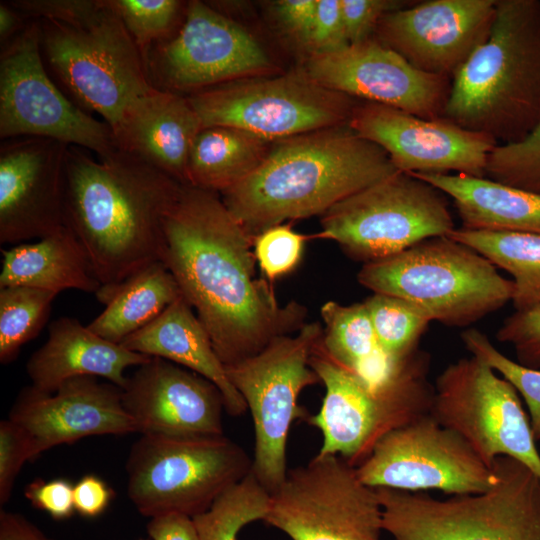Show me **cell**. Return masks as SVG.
Wrapping results in <instances>:
<instances>
[{
	"instance_id": "obj_43",
	"label": "cell",
	"mask_w": 540,
	"mask_h": 540,
	"mask_svg": "<svg viewBox=\"0 0 540 540\" xmlns=\"http://www.w3.org/2000/svg\"><path fill=\"white\" fill-rule=\"evenodd\" d=\"M11 5L32 20L81 24L94 18L103 0H13Z\"/></svg>"
},
{
	"instance_id": "obj_46",
	"label": "cell",
	"mask_w": 540,
	"mask_h": 540,
	"mask_svg": "<svg viewBox=\"0 0 540 540\" xmlns=\"http://www.w3.org/2000/svg\"><path fill=\"white\" fill-rule=\"evenodd\" d=\"M114 493L99 477L83 476L73 488L74 508L83 517H97L109 506Z\"/></svg>"
},
{
	"instance_id": "obj_24",
	"label": "cell",
	"mask_w": 540,
	"mask_h": 540,
	"mask_svg": "<svg viewBox=\"0 0 540 540\" xmlns=\"http://www.w3.org/2000/svg\"><path fill=\"white\" fill-rule=\"evenodd\" d=\"M203 128L187 97L153 88L131 102L112 129L116 147L187 182V157Z\"/></svg>"
},
{
	"instance_id": "obj_35",
	"label": "cell",
	"mask_w": 540,
	"mask_h": 540,
	"mask_svg": "<svg viewBox=\"0 0 540 540\" xmlns=\"http://www.w3.org/2000/svg\"><path fill=\"white\" fill-rule=\"evenodd\" d=\"M58 294L26 286L0 288V362H13L45 326Z\"/></svg>"
},
{
	"instance_id": "obj_10",
	"label": "cell",
	"mask_w": 540,
	"mask_h": 540,
	"mask_svg": "<svg viewBox=\"0 0 540 540\" xmlns=\"http://www.w3.org/2000/svg\"><path fill=\"white\" fill-rule=\"evenodd\" d=\"M322 332L317 322L304 324L295 335L276 337L259 353L225 366L253 421L251 472L270 494L281 486L288 472L286 449L291 425L308 417L297 403L299 394L321 382L309 359Z\"/></svg>"
},
{
	"instance_id": "obj_22",
	"label": "cell",
	"mask_w": 540,
	"mask_h": 540,
	"mask_svg": "<svg viewBox=\"0 0 540 540\" xmlns=\"http://www.w3.org/2000/svg\"><path fill=\"white\" fill-rule=\"evenodd\" d=\"M121 389L124 410L141 435H224L220 390L175 363L151 357L127 376Z\"/></svg>"
},
{
	"instance_id": "obj_42",
	"label": "cell",
	"mask_w": 540,
	"mask_h": 540,
	"mask_svg": "<svg viewBox=\"0 0 540 540\" xmlns=\"http://www.w3.org/2000/svg\"><path fill=\"white\" fill-rule=\"evenodd\" d=\"M416 1L340 0L341 13L349 44L367 40L375 32L382 17Z\"/></svg>"
},
{
	"instance_id": "obj_25",
	"label": "cell",
	"mask_w": 540,
	"mask_h": 540,
	"mask_svg": "<svg viewBox=\"0 0 540 540\" xmlns=\"http://www.w3.org/2000/svg\"><path fill=\"white\" fill-rule=\"evenodd\" d=\"M150 358L95 334L76 318L61 317L50 324L48 339L30 356L26 372L31 386L44 393L82 376L102 377L123 388L125 371Z\"/></svg>"
},
{
	"instance_id": "obj_44",
	"label": "cell",
	"mask_w": 540,
	"mask_h": 540,
	"mask_svg": "<svg viewBox=\"0 0 540 540\" xmlns=\"http://www.w3.org/2000/svg\"><path fill=\"white\" fill-rule=\"evenodd\" d=\"M340 0H317L307 45L311 54H324L348 45Z\"/></svg>"
},
{
	"instance_id": "obj_33",
	"label": "cell",
	"mask_w": 540,
	"mask_h": 540,
	"mask_svg": "<svg viewBox=\"0 0 540 540\" xmlns=\"http://www.w3.org/2000/svg\"><path fill=\"white\" fill-rule=\"evenodd\" d=\"M270 501V492L250 472L206 511L192 517L199 540H237L247 524L264 521Z\"/></svg>"
},
{
	"instance_id": "obj_4",
	"label": "cell",
	"mask_w": 540,
	"mask_h": 540,
	"mask_svg": "<svg viewBox=\"0 0 540 540\" xmlns=\"http://www.w3.org/2000/svg\"><path fill=\"white\" fill-rule=\"evenodd\" d=\"M443 118L498 144L540 122V0H497L486 41L451 79Z\"/></svg>"
},
{
	"instance_id": "obj_30",
	"label": "cell",
	"mask_w": 540,
	"mask_h": 540,
	"mask_svg": "<svg viewBox=\"0 0 540 540\" xmlns=\"http://www.w3.org/2000/svg\"><path fill=\"white\" fill-rule=\"evenodd\" d=\"M181 296L172 273L162 261H157L121 284L103 312L87 327L95 334L121 344L154 321Z\"/></svg>"
},
{
	"instance_id": "obj_36",
	"label": "cell",
	"mask_w": 540,
	"mask_h": 540,
	"mask_svg": "<svg viewBox=\"0 0 540 540\" xmlns=\"http://www.w3.org/2000/svg\"><path fill=\"white\" fill-rule=\"evenodd\" d=\"M143 59L154 45L170 38L181 26L183 2L178 0H108Z\"/></svg>"
},
{
	"instance_id": "obj_3",
	"label": "cell",
	"mask_w": 540,
	"mask_h": 540,
	"mask_svg": "<svg viewBox=\"0 0 540 540\" xmlns=\"http://www.w3.org/2000/svg\"><path fill=\"white\" fill-rule=\"evenodd\" d=\"M398 171L378 145L340 125L273 141L260 166L219 193L254 238L313 215Z\"/></svg>"
},
{
	"instance_id": "obj_15",
	"label": "cell",
	"mask_w": 540,
	"mask_h": 540,
	"mask_svg": "<svg viewBox=\"0 0 540 540\" xmlns=\"http://www.w3.org/2000/svg\"><path fill=\"white\" fill-rule=\"evenodd\" d=\"M264 522L291 540H381L383 530L376 489L332 454L288 470Z\"/></svg>"
},
{
	"instance_id": "obj_47",
	"label": "cell",
	"mask_w": 540,
	"mask_h": 540,
	"mask_svg": "<svg viewBox=\"0 0 540 540\" xmlns=\"http://www.w3.org/2000/svg\"><path fill=\"white\" fill-rule=\"evenodd\" d=\"M317 0H281L276 3L283 26L307 44L311 33Z\"/></svg>"
},
{
	"instance_id": "obj_7",
	"label": "cell",
	"mask_w": 540,
	"mask_h": 540,
	"mask_svg": "<svg viewBox=\"0 0 540 540\" xmlns=\"http://www.w3.org/2000/svg\"><path fill=\"white\" fill-rule=\"evenodd\" d=\"M497 483L479 494L438 500L420 492L375 488L383 530L394 540H540V479L506 456Z\"/></svg>"
},
{
	"instance_id": "obj_2",
	"label": "cell",
	"mask_w": 540,
	"mask_h": 540,
	"mask_svg": "<svg viewBox=\"0 0 540 540\" xmlns=\"http://www.w3.org/2000/svg\"><path fill=\"white\" fill-rule=\"evenodd\" d=\"M68 146L65 225L83 247L107 304L117 288L161 261L167 211L181 183L121 150L105 158Z\"/></svg>"
},
{
	"instance_id": "obj_31",
	"label": "cell",
	"mask_w": 540,
	"mask_h": 540,
	"mask_svg": "<svg viewBox=\"0 0 540 540\" xmlns=\"http://www.w3.org/2000/svg\"><path fill=\"white\" fill-rule=\"evenodd\" d=\"M321 316L324 328L319 344L341 366L378 382L402 363H393L380 349L364 302L341 305L329 301L322 306Z\"/></svg>"
},
{
	"instance_id": "obj_11",
	"label": "cell",
	"mask_w": 540,
	"mask_h": 540,
	"mask_svg": "<svg viewBox=\"0 0 540 540\" xmlns=\"http://www.w3.org/2000/svg\"><path fill=\"white\" fill-rule=\"evenodd\" d=\"M454 228L442 191L396 171L326 211L316 237L335 241L350 257L367 263Z\"/></svg>"
},
{
	"instance_id": "obj_23",
	"label": "cell",
	"mask_w": 540,
	"mask_h": 540,
	"mask_svg": "<svg viewBox=\"0 0 540 540\" xmlns=\"http://www.w3.org/2000/svg\"><path fill=\"white\" fill-rule=\"evenodd\" d=\"M8 419L26 433L31 461L50 448L88 436L136 432L122 404V389L91 376L69 379L54 393L31 385L23 388Z\"/></svg>"
},
{
	"instance_id": "obj_39",
	"label": "cell",
	"mask_w": 540,
	"mask_h": 540,
	"mask_svg": "<svg viewBox=\"0 0 540 540\" xmlns=\"http://www.w3.org/2000/svg\"><path fill=\"white\" fill-rule=\"evenodd\" d=\"M305 239L285 224L270 227L254 238L256 262L268 280L280 278L295 269L303 254Z\"/></svg>"
},
{
	"instance_id": "obj_51",
	"label": "cell",
	"mask_w": 540,
	"mask_h": 540,
	"mask_svg": "<svg viewBox=\"0 0 540 540\" xmlns=\"http://www.w3.org/2000/svg\"><path fill=\"white\" fill-rule=\"evenodd\" d=\"M139 540H144V539H139Z\"/></svg>"
},
{
	"instance_id": "obj_40",
	"label": "cell",
	"mask_w": 540,
	"mask_h": 540,
	"mask_svg": "<svg viewBox=\"0 0 540 540\" xmlns=\"http://www.w3.org/2000/svg\"><path fill=\"white\" fill-rule=\"evenodd\" d=\"M496 338L514 347L519 364L540 369V304L505 318Z\"/></svg>"
},
{
	"instance_id": "obj_41",
	"label": "cell",
	"mask_w": 540,
	"mask_h": 540,
	"mask_svg": "<svg viewBox=\"0 0 540 540\" xmlns=\"http://www.w3.org/2000/svg\"><path fill=\"white\" fill-rule=\"evenodd\" d=\"M26 461H31L29 439L10 419L0 422V505L10 500L16 478Z\"/></svg>"
},
{
	"instance_id": "obj_17",
	"label": "cell",
	"mask_w": 540,
	"mask_h": 540,
	"mask_svg": "<svg viewBox=\"0 0 540 540\" xmlns=\"http://www.w3.org/2000/svg\"><path fill=\"white\" fill-rule=\"evenodd\" d=\"M356 473L373 488L432 489L453 496L483 493L498 481L495 467L485 465L460 435L431 414L381 438Z\"/></svg>"
},
{
	"instance_id": "obj_49",
	"label": "cell",
	"mask_w": 540,
	"mask_h": 540,
	"mask_svg": "<svg viewBox=\"0 0 540 540\" xmlns=\"http://www.w3.org/2000/svg\"><path fill=\"white\" fill-rule=\"evenodd\" d=\"M0 540H53L17 512L0 511Z\"/></svg>"
},
{
	"instance_id": "obj_13",
	"label": "cell",
	"mask_w": 540,
	"mask_h": 540,
	"mask_svg": "<svg viewBox=\"0 0 540 540\" xmlns=\"http://www.w3.org/2000/svg\"><path fill=\"white\" fill-rule=\"evenodd\" d=\"M40 137L84 148L98 158L117 150L108 123L70 100L41 55L39 22L0 52V138Z\"/></svg>"
},
{
	"instance_id": "obj_45",
	"label": "cell",
	"mask_w": 540,
	"mask_h": 540,
	"mask_svg": "<svg viewBox=\"0 0 540 540\" xmlns=\"http://www.w3.org/2000/svg\"><path fill=\"white\" fill-rule=\"evenodd\" d=\"M74 485L64 478L45 481L35 478L24 490L27 500L35 508L49 514L55 520H64L75 511L73 501Z\"/></svg>"
},
{
	"instance_id": "obj_50",
	"label": "cell",
	"mask_w": 540,
	"mask_h": 540,
	"mask_svg": "<svg viewBox=\"0 0 540 540\" xmlns=\"http://www.w3.org/2000/svg\"><path fill=\"white\" fill-rule=\"evenodd\" d=\"M32 19L25 16L9 1L0 2V46L3 47L20 35Z\"/></svg>"
},
{
	"instance_id": "obj_1",
	"label": "cell",
	"mask_w": 540,
	"mask_h": 540,
	"mask_svg": "<svg viewBox=\"0 0 540 540\" xmlns=\"http://www.w3.org/2000/svg\"><path fill=\"white\" fill-rule=\"evenodd\" d=\"M163 231L161 261L196 310L225 366L305 324L304 307L279 304L269 283L256 276L253 239L219 193L182 184Z\"/></svg>"
},
{
	"instance_id": "obj_26",
	"label": "cell",
	"mask_w": 540,
	"mask_h": 540,
	"mask_svg": "<svg viewBox=\"0 0 540 540\" xmlns=\"http://www.w3.org/2000/svg\"><path fill=\"white\" fill-rule=\"evenodd\" d=\"M121 345L133 352L168 360L206 378L220 390L229 415L240 416L247 410L206 329L183 295Z\"/></svg>"
},
{
	"instance_id": "obj_27",
	"label": "cell",
	"mask_w": 540,
	"mask_h": 540,
	"mask_svg": "<svg viewBox=\"0 0 540 540\" xmlns=\"http://www.w3.org/2000/svg\"><path fill=\"white\" fill-rule=\"evenodd\" d=\"M453 201L462 228L540 235V193L486 177L412 173Z\"/></svg>"
},
{
	"instance_id": "obj_18",
	"label": "cell",
	"mask_w": 540,
	"mask_h": 540,
	"mask_svg": "<svg viewBox=\"0 0 540 540\" xmlns=\"http://www.w3.org/2000/svg\"><path fill=\"white\" fill-rule=\"evenodd\" d=\"M348 126L381 147L398 171L485 177L488 157L498 145L492 137L445 118L425 119L401 109L357 103Z\"/></svg>"
},
{
	"instance_id": "obj_19",
	"label": "cell",
	"mask_w": 540,
	"mask_h": 540,
	"mask_svg": "<svg viewBox=\"0 0 540 540\" xmlns=\"http://www.w3.org/2000/svg\"><path fill=\"white\" fill-rule=\"evenodd\" d=\"M319 85L352 98L443 118L451 79L421 72L375 37L324 54L302 68Z\"/></svg>"
},
{
	"instance_id": "obj_21",
	"label": "cell",
	"mask_w": 540,
	"mask_h": 540,
	"mask_svg": "<svg viewBox=\"0 0 540 540\" xmlns=\"http://www.w3.org/2000/svg\"><path fill=\"white\" fill-rule=\"evenodd\" d=\"M67 144L18 137L0 145V243L41 239L65 225Z\"/></svg>"
},
{
	"instance_id": "obj_5",
	"label": "cell",
	"mask_w": 540,
	"mask_h": 540,
	"mask_svg": "<svg viewBox=\"0 0 540 540\" xmlns=\"http://www.w3.org/2000/svg\"><path fill=\"white\" fill-rule=\"evenodd\" d=\"M314 346L309 364L325 386L319 411L306 418L321 431L317 454L338 455L357 467L391 431L430 414L434 386L430 356L417 350L385 379L372 382L332 360Z\"/></svg>"
},
{
	"instance_id": "obj_28",
	"label": "cell",
	"mask_w": 540,
	"mask_h": 540,
	"mask_svg": "<svg viewBox=\"0 0 540 540\" xmlns=\"http://www.w3.org/2000/svg\"><path fill=\"white\" fill-rule=\"evenodd\" d=\"M1 252L0 288L26 286L56 294L75 289L95 295L101 289L88 256L66 225L35 243Z\"/></svg>"
},
{
	"instance_id": "obj_37",
	"label": "cell",
	"mask_w": 540,
	"mask_h": 540,
	"mask_svg": "<svg viewBox=\"0 0 540 540\" xmlns=\"http://www.w3.org/2000/svg\"><path fill=\"white\" fill-rule=\"evenodd\" d=\"M461 339L468 351L509 381L524 399L535 441H540V369L526 367L502 354L481 331L469 328Z\"/></svg>"
},
{
	"instance_id": "obj_9",
	"label": "cell",
	"mask_w": 540,
	"mask_h": 540,
	"mask_svg": "<svg viewBox=\"0 0 540 540\" xmlns=\"http://www.w3.org/2000/svg\"><path fill=\"white\" fill-rule=\"evenodd\" d=\"M125 468L128 497L140 514L194 517L251 472L252 458L224 435H141Z\"/></svg>"
},
{
	"instance_id": "obj_38",
	"label": "cell",
	"mask_w": 540,
	"mask_h": 540,
	"mask_svg": "<svg viewBox=\"0 0 540 540\" xmlns=\"http://www.w3.org/2000/svg\"><path fill=\"white\" fill-rule=\"evenodd\" d=\"M485 177L540 193V122L522 140L498 144L488 157Z\"/></svg>"
},
{
	"instance_id": "obj_12",
	"label": "cell",
	"mask_w": 540,
	"mask_h": 540,
	"mask_svg": "<svg viewBox=\"0 0 540 540\" xmlns=\"http://www.w3.org/2000/svg\"><path fill=\"white\" fill-rule=\"evenodd\" d=\"M203 127L226 126L270 141L346 125L357 104L303 69L231 81L185 95Z\"/></svg>"
},
{
	"instance_id": "obj_48",
	"label": "cell",
	"mask_w": 540,
	"mask_h": 540,
	"mask_svg": "<svg viewBox=\"0 0 540 540\" xmlns=\"http://www.w3.org/2000/svg\"><path fill=\"white\" fill-rule=\"evenodd\" d=\"M147 533L152 540H199L192 517L179 513L150 518Z\"/></svg>"
},
{
	"instance_id": "obj_20",
	"label": "cell",
	"mask_w": 540,
	"mask_h": 540,
	"mask_svg": "<svg viewBox=\"0 0 540 540\" xmlns=\"http://www.w3.org/2000/svg\"><path fill=\"white\" fill-rule=\"evenodd\" d=\"M497 0H428L385 14L375 38L417 70L452 79L489 36Z\"/></svg>"
},
{
	"instance_id": "obj_32",
	"label": "cell",
	"mask_w": 540,
	"mask_h": 540,
	"mask_svg": "<svg viewBox=\"0 0 540 540\" xmlns=\"http://www.w3.org/2000/svg\"><path fill=\"white\" fill-rule=\"evenodd\" d=\"M446 236L463 243L509 273L515 311L540 304V235L454 228Z\"/></svg>"
},
{
	"instance_id": "obj_14",
	"label": "cell",
	"mask_w": 540,
	"mask_h": 540,
	"mask_svg": "<svg viewBox=\"0 0 540 540\" xmlns=\"http://www.w3.org/2000/svg\"><path fill=\"white\" fill-rule=\"evenodd\" d=\"M430 414L460 435L489 468L506 456L540 479V454L519 393L480 358H461L442 371Z\"/></svg>"
},
{
	"instance_id": "obj_34",
	"label": "cell",
	"mask_w": 540,
	"mask_h": 540,
	"mask_svg": "<svg viewBox=\"0 0 540 540\" xmlns=\"http://www.w3.org/2000/svg\"><path fill=\"white\" fill-rule=\"evenodd\" d=\"M380 349L393 363H401L418 350L432 319L417 305L399 297L374 293L363 301Z\"/></svg>"
},
{
	"instance_id": "obj_29",
	"label": "cell",
	"mask_w": 540,
	"mask_h": 540,
	"mask_svg": "<svg viewBox=\"0 0 540 540\" xmlns=\"http://www.w3.org/2000/svg\"><path fill=\"white\" fill-rule=\"evenodd\" d=\"M272 143L239 128L203 127L188 153L187 182L220 193L254 172Z\"/></svg>"
},
{
	"instance_id": "obj_16",
	"label": "cell",
	"mask_w": 540,
	"mask_h": 540,
	"mask_svg": "<svg viewBox=\"0 0 540 540\" xmlns=\"http://www.w3.org/2000/svg\"><path fill=\"white\" fill-rule=\"evenodd\" d=\"M144 62L154 88L181 95L259 77L273 69L251 34L198 0L188 3L181 26L150 48Z\"/></svg>"
},
{
	"instance_id": "obj_8",
	"label": "cell",
	"mask_w": 540,
	"mask_h": 540,
	"mask_svg": "<svg viewBox=\"0 0 540 540\" xmlns=\"http://www.w3.org/2000/svg\"><path fill=\"white\" fill-rule=\"evenodd\" d=\"M38 22L41 55L52 78L112 129L131 102L154 88L140 50L108 0L85 23Z\"/></svg>"
},
{
	"instance_id": "obj_6",
	"label": "cell",
	"mask_w": 540,
	"mask_h": 540,
	"mask_svg": "<svg viewBox=\"0 0 540 540\" xmlns=\"http://www.w3.org/2000/svg\"><path fill=\"white\" fill-rule=\"evenodd\" d=\"M358 282L407 300L449 327H467L512 301L514 283L473 248L436 236L364 263Z\"/></svg>"
}]
</instances>
